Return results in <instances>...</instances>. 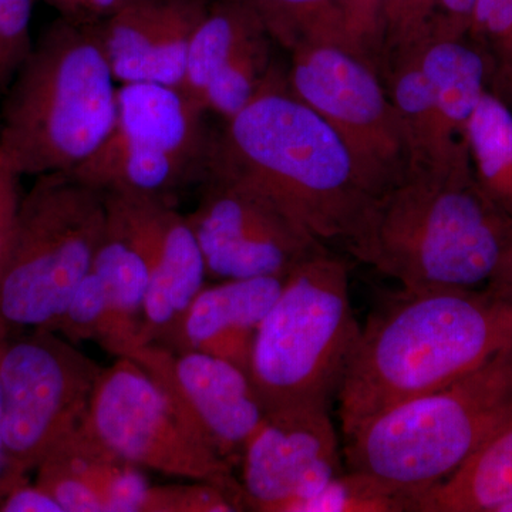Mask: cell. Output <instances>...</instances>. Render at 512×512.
<instances>
[{
    "label": "cell",
    "mask_w": 512,
    "mask_h": 512,
    "mask_svg": "<svg viewBox=\"0 0 512 512\" xmlns=\"http://www.w3.org/2000/svg\"><path fill=\"white\" fill-rule=\"evenodd\" d=\"M512 346V301L491 289L406 291L370 313L338 396L343 436Z\"/></svg>",
    "instance_id": "cell-1"
},
{
    "label": "cell",
    "mask_w": 512,
    "mask_h": 512,
    "mask_svg": "<svg viewBox=\"0 0 512 512\" xmlns=\"http://www.w3.org/2000/svg\"><path fill=\"white\" fill-rule=\"evenodd\" d=\"M512 244V221L473 168L412 167L380 192L345 242L357 261L406 291L476 289Z\"/></svg>",
    "instance_id": "cell-2"
},
{
    "label": "cell",
    "mask_w": 512,
    "mask_h": 512,
    "mask_svg": "<svg viewBox=\"0 0 512 512\" xmlns=\"http://www.w3.org/2000/svg\"><path fill=\"white\" fill-rule=\"evenodd\" d=\"M208 167L261 191L323 244L345 245L376 197L338 134L282 79L212 137Z\"/></svg>",
    "instance_id": "cell-3"
},
{
    "label": "cell",
    "mask_w": 512,
    "mask_h": 512,
    "mask_svg": "<svg viewBox=\"0 0 512 512\" xmlns=\"http://www.w3.org/2000/svg\"><path fill=\"white\" fill-rule=\"evenodd\" d=\"M114 82L94 26L57 19L3 96L0 167L18 177L79 167L114 126Z\"/></svg>",
    "instance_id": "cell-4"
},
{
    "label": "cell",
    "mask_w": 512,
    "mask_h": 512,
    "mask_svg": "<svg viewBox=\"0 0 512 512\" xmlns=\"http://www.w3.org/2000/svg\"><path fill=\"white\" fill-rule=\"evenodd\" d=\"M512 421V346L456 382L345 437L350 471L407 500L440 483Z\"/></svg>",
    "instance_id": "cell-5"
},
{
    "label": "cell",
    "mask_w": 512,
    "mask_h": 512,
    "mask_svg": "<svg viewBox=\"0 0 512 512\" xmlns=\"http://www.w3.org/2000/svg\"><path fill=\"white\" fill-rule=\"evenodd\" d=\"M359 333L340 256L326 249L293 269L259 326L249 363L266 412L329 409Z\"/></svg>",
    "instance_id": "cell-6"
},
{
    "label": "cell",
    "mask_w": 512,
    "mask_h": 512,
    "mask_svg": "<svg viewBox=\"0 0 512 512\" xmlns=\"http://www.w3.org/2000/svg\"><path fill=\"white\" fill-rule=\"evenodd\" d=\"M106 194L73 173H49L20 197L0 286V320L13 332L57 323L92 271Z\"/></svg>",
    "instance_id": "cell-7"
},
{
    "label": "cell",
    "mask_w": 512,
    "mask_h": 512,
    "mask_svg": "<svg viewBox=\"0 0 512 512\" xmlns=\"http://www.w3.org/2000/svg\"><path fill=\"white\" fill-rule=\"evenodd\" d=\"M204 116L177 87L121 84L109 136L70 173L104 192L174 198L207 173L212 137Z\"/></svg>",
    "instance_id": "cell-8"
},
{
    "label": "cell",
    "mask_w": 512,
    "mask_h": 512,
    "mask_svg": "<svg viewBox=\"0 0 512 512\" xmlns=\"http://www.w3.org/2000/svg\"><path fill=\"white\" fill-rule=\"evenodd\" d=\"M10 336L0 350V446L20 476L82 426L101 369L52 330Z\"/></svg>",
    "instance_id": "cell-9"
},
{
    "label": "cell",
    "mask_w": 512,
    "mask_h": 512,
    "mask_svg": "<svg viewBox=\"0 0 512 512\" xmlns=\"http://www.w3.org/2000/svg\"><path fill=\"white\" fill-rule=\"evenodd\" d=\"M291 55L288 89L338 134L367 187L377 197L397 183L412 153L375 64L340 45L303 46Z\"/></svg>",
    "instance_id": "cell-10"
},
{
    "label": "cell",
    "mask_w": 512,
    "mask_h": 512,
    "mask_svg": "<svg viewBox=\"0 0 512 512\" xmlns=\"http://www.w3.org/2000/svg\"><path fill=\"white\" fill-rule=\"evenodd\" d=\"M86 424L114 453L165 476L217 485L247 507L234 467L188 426L167 393L127 357L101 369Z\"/></svg>",
    "instance_id": "cell-11"
},
{
    "label": "cell",
    "mask_w": 512,
    "mask_h": 512,
    "mask_svg": "<svg viewBox=\"0 0 512 512\" xmlns=\"http://www.w3.org/2000/svg\"><path fill=\"white\" fill-rule=\"evenodd\" d=\"M200 201L187 215L208 278H288L325 244L261 191L208 167Z\"/></svg>",
    "instance_id": "cell-12"
},
{
    "label": "cell",
    "mask_w": 512,
    "mask_h": 512,
    "mask_svg": "<svg viewBox=\"0 0 512 512\" xmlns=\"http://www.w3.org/2000/svg\"><path fill=\"white\" fill-rule=\"evenodd\" d=\"M124 357L156 380L188 426L218 456L237 466L266 413L249 373L220 357L158 343Z\"/></svg>",
    "instance_id": "cell-13"
},
{
    "label": "cell",
    "mask_w": 512,
    "mask_h": 512,
    "mask_svg": "<svg viewBox=\"0 0 512 512\" xmlns=\"http://www.w3.org/2000/svg\"><path fill=\"white\" fill-rule=\"evenodd\" d=\"M239 464L248 510L291 511L342 473L329 409L302 406L266 412Z\"/></svg>",
    "instance_id": "cell-14"
},
{
    "label": "cell",
    "mask_w": 512,
    "mask_h": 512,
    "mask_svg": "<svg viewBox=\"0 0 512 512\" xmlns=\"http://www.w3.org/2000/svg\"><path fill=\"white\" fill-rule=\"evenodd\" d=\"M211 0H136L94 26L121 84L180 87L192 36Z\"/></svg>",
    "instance_id": "cell-15"
},
{
    "label": "cell",
    "mask_w": 512,
    "mask_h": 512,
    "mask_svg": "<svg viewBox=\"0 0 512 512\" xmlns=\"http://www.w3.org/2000/svg\"><path fill=\"white\" fill-rule=\"evenodd\" d=\"M150 252L140 346L163 345L204 288L207 268L187 215L173 197L133 192ZM138 346V348H140Z\"/></svg>",
    "instance_id": "cell-16"
},
{
    "label": "cell",
    "mask_w": 512,
    "mask_h": 512,
    "mask_svg": "<svg viewBox=\"0 0 512 512\" xmlns=\"http://www.w3.org/2000/svg\"><path fill=\"white\" fill-rule=\"evenodd\" d=\"M36 484L63 512H138L147 488L140 467L114 453L86 421L36 467Z\"/></svg>",
    "instance_id": "cell-17"
},
{
    "label": "cell",
    "mask_w": 512,
    "mask_h": 512,
    "mask_svg": "<svg viewBox=\"0 0 512 512\" xmlns=\"http://www.w3.org/2000/svg\"><path fill=\"white\" fill-rule=\"evenodd\" d=\"M285 279L266 276L205 285L163 346L220 357L249 373L256 333Z\"/></svg>",
    "instance_id": "cell-18"
},
{
    "label": "cell",
    "mask_w": 512,
    "mask_h": 512,
    "mask_svg": "<svg viewBox=\"0 0 512 512\" xmlns=\"http://www.w3.org/2000/svg\"><path fill=\"white\" fill-rule=\"evenodd\" d=\"M274 43L245 0H211L192 36L178 89L201 109L202 96L210 87L249 83L268 72L274 64Z\"/></svg>",
    "instance_id": "cell-19"
},
{
    "label": "cell",
    "mask_w": 512,
    "mask_h": 512,
    "mask_svg": "<svg viewBox=\"0 0 512 512\" xmlns=\"http://www.w3.org/2000/svg\"><path fill=\"white\" fill-rule=\"evenodd\" d=\"M104 194L106 225L94 255L92 272L106 286L131 352L140 346L144 302L150 282V252L134 197L130 192Z\"/></svg>",
    "instance_id": "cell-20"
},
{
    "label": "cell",
    "mask_w": 512,
    "mask_h": 512,
    "mask_svg": "<svg viewBox=\"0 0 512 512\" xmlns=\"http://www.w3.org/2000/svg\"><path fill=\"white\" fill-rule=\"evenodd\" d=\"M413 49L429 80L447 146L470 158L467 127L491 82L487 57L467 36L436 37Z\"/></svg>",
    "instance_id": "cell-21"
},
{
    "label": "cell",
    "mask_w": 512,
    "mask_h": 512,
    "mask_svg": "<svg viewBox=\"0 0 512 512\" xmlns=\"http://www.w3.org/2000/svg\"><path fill=\"white\" fill-rule=\"evenodd\" d=\"M512 500V421L450 476L406 500L410 512H497Z\"/></svg>",
    "instance_id": "cell-22"
},
{
    "label": "cell",
    "mask_w": 512,
    "mask_h": 512,
    "mask_svg": "<svg viewBox=\"0 0 512 512\" xmlns=\"http://www.w3.org/2000/svg\"><path fill=\"white\" fill-rule=\"evenodd\" d=\"M384 67L387 72L384 84L406 131L412 167H470V158L458 157L444 140L433 92L416 50L390 57Z\"/></svg>",
    "instance_id": "cell-23"
},
{
    "label": "cell",
    "mask_w": 512,
    "mask_h": 512,
    "mask_svg": "<svg viewBox=\"0 0 512 512\" xmlns=\"http://www.w3.org/2000/svg\"><path fill=\"white\" fill-rule=\"evenodd\" d=\"M467 147L481 190L512 221V110L491 90L468 123Z\"/></svg>",
    "instance_id": "cell-24"
},
{
    "label": "cell",
    "mask_w": 512,
    "mask_h": 512,
    "mask_svg": "<svg viewBox=\"0 0 512 512\" xmlns=\"http://www.w3.org/2000/svg\"><path fill=\"white\" fill-rule=\"evenodd\" d=\"M276 45L289 52L303 46L346 45L338 0H245ZM349 49V47H348Z\"/></svg>",
    "instance_id": "cell-25"
},
{
    "label": "cell",
    "mask_w": 512,
    "mask_h": 512,
    "mask_svg": "<svg viewBox=\"0 0 512 512\" xmlns=\"http://www.w3.org/2000/svg\"><path fill=\"white\" fill-rule=\"evenodd\" d=\"M56 332L74 345L92 340L116 357L126 356L131 349L111 306L106 286L92 271L77 286L57 323Z\"/></svg>",
    "instance_id": "cell-26"
},
{
    "label": "cell",
    "mask_w": 512,
    "mask_h": 512,
    "mask_svg": "<svg viewBox=\"0 0 512 512\" xmlns=\"http://www.w3.org/2000/svg\"><path fill=\"white\" fill-rule=\"evenodd\" d=\"M468 39L487 57L491 92L512 97V0H477Z\"/></svg>",
    "instance_id": "cell-27"
},
{
    "label": "cell",
    "mask_w": 512,
    "mask_h": 512,
    "mask_svg": "<svg viewBox=\"0 0 512 512\" xmlns=\"http://www.w3.org/2000/svg\"><path fill=\"white\" fill-rule=\"evenodd\" d=\"M406 500L365 474L350 471L328 481L289 512H404Z\"/></svg>",
    "instance_id": "cell-28"
},
{
    "label": "cell",
    "mask_w": 512,
    "mask_h": 512,
    "mask_svg": "<svg viewBox=\"0 0 512 512\" xmlns=\"http://www.w3.org/2000/svg\"><path fill=\"white\" fill-rule=\"evenodd\" d=\"M247 507L217 485L195 481L194 484L150 485L138 512H237Z\"/></svg>",
    "instance_id": "cell-29"
},
{
    "label": "cell",
    "mask_w": 512,
    "mask_h": 512,
    "mask_svg": "<svg viewBox=\"0 0 512 512\" xmlns=\"http://www.w3.org/2000/svg\"><path fill=\"white\" fill-rule=\"evenodd\" d=\"M436 0H390L383 15L380 63L413 49L430 33Z\"/></svg>",
    "instance_id": "cell-30"
},
{
    "label": "cell",
    "mask_w": 512,
    "mask_h": 512,
    "mask_svg": "<svg viewBox=\"0 0 512 512\" xmlns=\"http://www.w3.org/2000/svg\"><path fill=\"white\" fill-rule=\"evenodd\" d=\"M33 5L35 0H0V97L35 45L30 37Z\"/></svg>",
    "instance_id": "cell-31"
},
{
    "label": "cell",
    "mask_w": 512,
    "mask_h": 512,
    "mask_svg": "<svg viewBox=\"0 0 512 512\" xmlns=\"http://www.w3.org/2000/svg\"><path fill=\"white\" fill-rule=\"evenodd\" d=\"M390 0H338L346 45L379 70L383 15Z\"/></svg>",
    "instance_id": "cell-32"
},
{
    "label": "cell",
    "mask_w": 512,
    "mask_h": 512,
    "mask_svg": "<svg viewBox=\"0 0 512 512\" xmlns=\"http://www.w3.org/2000/svg\"><path fill=\"white\" fill-rule=\"evenodd\" d=\"M18 175L0 167V286L5 275L6 262L12 242L13 225L18 211L20 197ZM9 329L0 320V330Z\"/></svg>",
    "instance_id": "cell-33"
},
{
    "label": "cell",
    "mask_w": 512,
    "mask_h": 512,
    "mask_svg": "<svg viewBox=\"0 0 512 512\" xmlns=\"http://www.w3.org/2000/svg\"><path fill=\"white\" fill-rule=\"evenodd\" d=\"M60 18L79 26H96L136 0H43Z\"/></svg>",
    "instance_id": "cell-34"
},
{
    "label": "cell",
    "mask_w": 512,
    "mask_h": 512,
    "mask_svg": "<svg viewBox=\"0 0 512 512\" xmlns=\"http://www.w3.org/2000/svg\"><path fill=\"white\" fill-rule=\"evenodd\" d=\"M476 6L477 0H436L427 40L436 37H466Z\"/></svg>",
    "instance_id": "cell-35"
},
{
    "label": "cell",
    "mask_w": 512,
    "mask_h": 512,
    "mask_svg": "<svg viewBox=\"0 0 512 512\" xmlns=\"http://www.w3.org/2000/svg\"><path fill=\"white\" fill-rule=\"evenodd\" d=\"M0 512H63L45 488L23 481L0 500Z\"/></svg>",
    "instance_id": "cell-36"
},
{
    "label": "cell",
    "mask_w": 512,
    "mask_h": 512,
    "mask_svg": "<svg viewBox=\"0 0 512 512\" xmlns=\"http://www.w3.org/2000/svg\"><path fill=\"white\" fill-rule=\"evenodd\" d=\"M488 289L512 301V244L507 249L497 271L488 282Z\"/></svg>",
    "instance_id": "cell-37"
},
{
    "label": "cell",
    "mask_w": 512,
    "mask_h": 512,
    "mask_svg": "<svg viewBox=\"0 0 512 512\" xmlns=\"http://www.w3.org/2000/svg\"><path fill=\"white\" fill-rule=\"evenodd\" d=\"M26 481V477L20 476L9 467L8 461L3 456L2 446H0V500L12 490L16 485Z\"/></svg>",
    "instance_id": "cell-38"
},
{
    "label": "cell",
    "mask_w": 512,
    "mask_h": 512,
    "mask_svg": "<svg viewBox=\"0 0 512 512\" xmlns=\"http://www.w3.org/2000/svg\"><path fill=\"white\" fill-rule=\"evenodd\" d=\"M13 335L12 330L3 329L0 330V350H2L3 345H5L6 340ZM0 414H2V396H0Z\"/></svg>",
    "instance_id": "cell-39"
}]
</instances>
